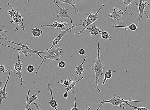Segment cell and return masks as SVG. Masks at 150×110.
Masks as SVG:
<instances>
[{"label":"cell","instance_id":"cell-1","mask_svg":"<svg viewBox=\"0 0 150 110\" xmlns=\"http://www.w3.org/2000/svg\"><path fill=\"white\" fill-rule=\"evenodd\" d=\"M1 39H5L8 41V43H9H9L21 46V49H17L11 47V46H8L0 43V45L2 46H5V47L11 48L16 50L18 51L19 53H20V54H23L25 57H26L28 55H30V56H31L33 54H36L39 57H40L43 60L44 59L42 58L40 55V54H44L45 55L46 54V51L44 52L35 51L34 50L30 48H29V45L28 44H27L26 45H24L21 42L20 43H18L16 42L11 41L6 38V36L1 38Z\"/></svg>","mask_w":150,"mask_h":110},{"label":"cell","instance_id":"cell-2","mask_svg":"<svg viewBox=\"0 0 150 110\" xmlns=\"http://www.w3.org/2000/svg\"><path fill=\"white\" fill-rule=\"evenodd\" d=\"M100 41L98 42L97 48L98 56L94 61V66L91 69L92 71H94L95 74V79L94 83V87L97 90L99 93H101V90H100L98 85V83L100 81L99 77L100 76L102 75L104 70V66L100 55Z\"/></svg>","mask_w":150,"mask_h":110},{"label":"cell","instance_id":"cell-3","mask_svg":"<svg viewBox=\"0 0 150 110\" xmlns=\"http://www.w3.org/2000/svg\"><path fill=\"white\" fill-rule=\"evenodd\" d=\"M9 6L10 10L8 11L10 16V22L13 23L15 26V32L19 29H22L25 31L24 25V20L23 16L18 11H16L10 5L9 3H8Z\"/></svg>","mask_w":150,"mask_h":110},{"label":"cell","instance_id":"cell-4","mask_svg":"<svg viewBox=\"0 0 150 110\" xmlns=\"http://www.w3.org/2000/svg\"><path fill=\"white\" fill-rule=\"evenodd\" d=\"M62 50V48H61L59 47L57 48L56 46H53L51 49L49 50L48 48L46 50V54L45 55L44 59L42 60L40 65L38 67L36 74L38 73L42 64L45 61L46 59H49L53 61H58L61 57Z\"/></svg>","mask_w":150,"mask_h":110},{"label":"cell","instance_id":"cell-5","mask_svg":"<svg viewBox=\"0 0 150 110\" xmlns=\"http://www.w3.org/2000/svg\"><path fill=\"white\" fill-rule=\"evenodd\" d=\"M116 7V8L113 7L112 13L109 14L108 17L109 18L111 19V22L113 24L114 21H115L117 22V26H120L122 24V22L123 20L122 19V15H126L127 10L123 12L122 10L119 9L118 6L117 5Z\"/></svg>","mask_w":150,"mask_h":110},{"label":"cell","instance_id":"cell-6","mask_svg":"<svg viewBox=\"0 0 150 110\" xmlns=\"http://www.w3.org/2000/svg\"><path fill=\"white\" fill-rule=\"evenodd\" d=\"M135 102L141 104L142 102V101L132 100L130 99L128 100H124L123 99L120 98L119 96H117L116 94H114L113 97L108 100H103L100 104H103L108 103L111 104L114 107H116L117 106H120V107L125 102Z\"/></svg>","mask_w":150,"mask_h":110},{"label":"cell","instance_id":"cell-7","mask_svg":"<svg viewBox=\"0 0 150 110\" xmlns=\"http://www.w3.org/2000/svg\"><path fill=\"white\" fill-rule=\"evenodd\" d=\"M81 26L84 27L85 26L84 22L83 20H76L73 24L72 26L67 29L66 30L60 32V33L57 37L54 39L52 42V44L50 48H48L49 49H51L52 48L58 44L63 37L66 33L70 32H71V29L74 27Z\"/></svg>","mask_w":150,"mask_h":110},{"label":"cell","instance_id":"cell-8","mask_svg":"<svg viewBox=\"0 0 150 110\" xmlns=\"http://www.w3.org/2000/svg\"><path fill=\"white\" fill-rule=\"evenodd\" d=\"M104 6V5L103 4L95 14H94V13L92 12L90 14H87L86 20H85V22L87 23L86 25L85 26L83 29L81 30L79 32H76L74 33V34L75 35L78 34L81 35L83 33V32L85 30V28L88 27V26L91 24H94L96 22V21L98 20V13Z\"/></svg>","mask_w":150,"mask_h":110},{"label":"cell","instance_id":"cell-9","mask_svg":"<svg viewBox=\"0 0 150 110\" xmlns=\"http://www.w3.org/2000/svg\"><path fill=\"white\" fill-rule=\"evenodd\" d=\"M139 1L140 2L138 4V6L139 13L138 16L137 18V22H140L141 19L142 18L144 13H145V15L148 18H149L148 16L146 15V13L145 11V9L147 5L149 6V4L146 1V0H139Z\"/></svg>","mask_w":150,"mask_h":110},{"label":"cell","instance_id":"cell-10","mask_svg":"<svg viewBox=\"0 0 150 110\" xmlns=\"http://www.w3.org/2000/svg\"><path fill=\"white\" fill-rule=\"evenodd\" d=\"M53 1H54L55 5L58 7L59 9V11L57 13V17H60V19L62 20L65 18H67L70 20L71 24H72L73 22V20L68 13L67 11H68L69 9H66L64 6H62V8H61L54 0H53Z\"/></svg>","mask_w":150,"mask_h":110},{"label":"cell","instance_id":"cell-11","mask_svg":"<svg viewBox=\"0 0 150 110\" xmlns=\"http://www.w3.org/2000/svg\"><path fill=\"white\" fill-rule=\"evenodd\" d=\"M20 53H18L17 61L15 62L14 65V70L16 71V74L18 75V77L20 80L21 85H23V79L22 75H21V70L23 68V64L21 62L20 59Z\"/></svg>","mask_w":150,"mask_h":110},{"label":"cell","instance_id":"cell-12","mask_svg":"<svg viewBox=\"0 0 150 110\" xmlns=\"http://www.w3.org/2000/svg\"><path fill=\"white\" fill-rule=\"evenodd\" d=\"M10 72H9V73L8 78H7L6 81L5 86L3 88H1V90H0V105H1L2 101L4 100V99H6L8 98V94L6 91V88L7 84H8V81L10 78Z\"/></svg>","mask_w":150,"mask_h":110},{"label":"cell","instance_id":"cell-13","mask_svg":"<svg viewBox=\"0 0 150 110\" xmlns=\"http://www.w3.org/2000/svg\"><path fill=\"white\" fill-rule=\"evenodd\" d=\"M47 86L48 90L50 92L51 95V100L49 102V104L53 109H55V110H58V109L57 108L58 106V102L53 98L52 90V88L50 87V84L49 83L47 84Z\"/></svg>","mask_w":150,"mask_h":110},{"label":"cell","instance_id":"cell-14","mask_svg":"<svg viewBox=\"0 0 150 110\" xmlns=\"http://www.w3.org/2000/svg\"><path fill=\"white\" fill-rule=\"evenodd\" d=\"M102 30L100 29L98 27L95 26L94 25H93L90 28L86 27L85 29V30L88 31L89 33L91 34V37L96 36L99 34L100 31Z\"/></svg>","mask_w":150,"mask_h":110},{"label":"cell","instance_id":"cell-15","mask_svg":"<svg viewBox=\"0 0 150 110\" xmlns=\"http://www.w3.org/2000/svg\"><path fill=\"white\" fill-rule=\"evenodd\" d=\"M58 4L59 3H64L68 4L72 6L75 12H77L79 13V11L76 6H75L76 5V3L74 1V0H54Z\"/></svg>","mask_w":150,"mask_h":110},{"label":"cell","instance_id":"cell-16","mask_svg":"<svg viewBox=\"0 0 150 110\" xmlns=\"http://www.w3.org/2000/svg\"><path fill=\"white\" fill-rule=\"evenodd\" d=\"M30 92V90L28 91L27 97L28 105L29 106H30V105L35 100H36V99H38L37 95H38L40 94L41 92L40 91H38L36 92L33 95H32L31 97L29 98Z\"/></svg>","mask_w":150,"mask_h":110},{"label":"cell","instance_id":"cell-17","mask_svg":"<svg viewBox=\"0 0 150 110\" xmlns=\"http://www.w3.org/2000/svg\"><path fill=\"white\" fill-rule=\"evenodd\" d=\"M71 24H68L66 22H63L62 21L58 23L56 27V29L59 32L66 30L69 28L68 27Z\"/></svg>","mask_w":150,"mask_h":110},{"label":"cell","instance_id":"cell-18","mask_svg":"<svg viewBox=\"0 0 150 110\" xmlns=\"http://www.w3.org/2000/svg\"><path fill=\"white\" fill-rule=\"evenodd\" d=\"M114 28L119 27L124 28L126 30H128V28L133 31H136L138 30V24L137 23H133L130 25L129 26H122L114 25L113 26Z\"/></svg>","mask_w":150,"mask_h":110},{"label":"cell","instance_id":"cell-19","mask_svg":"<svg viewBox=\"0 0 150 110\" xmlns=\"http://www.w3.org/2000/svg\"><path fill=\"white\" fill-rule=\"evenodd\" d=\"M86 56L85 55L84 60L81 63V64L79 66H78L76 67V75L80 76L81 75L82 73L84 72L83 66L86 61Z\"/></svg>","mask_w":150,"mask_h":110},{"label":"cell","instance_id":"cell-20","mask_svg":"<svg viewBox=\"0 0 150 110\" xmlns=\"http://www.w3.org/2000/svg\"><path fill=\"white\" fill-rule=\"evenodd\" d=\"M99 34L101 35V38L105 40H108L109 41H111V35L109 34L108 32L102 30L99 32Z\"/></svg>","mask_w":150,"mask_h":110},{"label":"cell","instance_id":"cell-21","mask_svg":"<svg viewBox=\"0 0 150 110\" xmlns=\"http://www.w3.org/2000/svg\"><path fill=\"white\" fill-rule=\"evenodd\" d=\"M83 78L84 77H83L79 79L76 81H73L72 82L70 83L69 86L66 88L67 90L66 92L68 93V92L69 91H71L72 89L74 88L75 86L76 85L77 83L79 82V81L83 79Z\"/></svg>","mask_w":150,"mask_h":110},{"label":"cell","instance_id":"cell-22","mask_svg":"<svg viewBox=\"0 0 150 110\" xmlns=\"http://www.w3.org/2000/svg\"><path fill=\"white\" fill-rule=\"evenodd\" d=\"M31 33L34 37H38L43 33V32L39 28H36L32 29Z\"/></svg>","mask_w":150,"mask_h":110},{"label":"cell","instance_id":"cell-23","mask_svg":"<svg viewBox=\"0 0 150 110\" xmlns=\"http://www.w3.org/2000/svg\"><path fill=\"white\" fill-rule=\"evenodd\" d=\"M112 71L111 70H110L106 71L105 74L104 78L103 80L102 85H103L106 81L112 77Z\"/></svg>","mask_w":150,"mask_h":110},{"label":"cell","instance_id":"cell-24","mask_svg":"<svg viewBox=\"0 0 150 110\" xmlns=\"http://www.w3.org/2000/svg\"><path fill=\"white\" fill-rule=\"evenodd\" d=\"M73 81L70 79H64L61 80V84H62V86H64L66 88L69 86L70 83L72 82Z\"/></svg>","mask_w":150,"mask_h":110},{"label":"cell","instance_id":"cell-25","mask_svg":"<svg viewBox=\"0 0 150 110\" xmlns=\"http://www.w3.org/2000/svg\"><path fill=\"white\" fill-rule=\"evenodd\" d=\"M125 104L128 106H129L130 108H133L135 110H149L147 108L143 107H136V106L132 105L128 103V102H125Z\"/></svg>","mask_w":150,"mask_h":110},{"label":"cell","instance_id":"cell-26","mask_svg":"<svg viewBox=\"0 0 150 110\" xmlns=\"http://www.w3.org/2000/svg\"><path fill=\"white\" fill-rule=\"evenodd\" d=\"M124 4L126 6V9L127 10L128 7L132 2H134L135 3L136 5L138 6V4L136 2L133 1V0H122Z\"/></svg>","mask_w":150,"mask_h":110},{"label":"cell","instance_id":"cell-27","mask_svg":"<svg viewBox=\"0 0 150 110\" xmlns=\"http://www.w3.org/2000/svg\"><path fill=\"white\" fill-rule=\"evenodd\" d=\"M13 70H10L8 69H6L4 65H0V73H4L6 72H12Z\"/></svg>","mask_w":150,"mask_h":110},{"label":"cell","instance_id":"cell-28","mask_svg":"<svg viewBox=\"0 0 150 110\" xmlns=\"http://www.w3.org/2000/svg\"><path fill=\"white\" fill-rule=\"evenodd\" d=\"M71 91L72 92V93H73L75 95H76V96H75V101L74 102V107H72V108H71V110H79V109L77 107V106H76V99H77V94L75 93L74 92L72 91L71 90Z\"/></svg>","mask_w":150,"mask_h":110},{"label":"cell","instance_id":"cell-29","mask_svg":"<svg viewBox=\"0 0 150 110\" xmlns=\"http://www.w3.org/2000/svg\"><path fill=\"white\" fill-rule=\"evenodd\" d=\"M27 69L28 72L33 73L34 71L35 67L33 65H29L27 67Z\"/></svg>","mask_w":150,"mask_h":110},{"label":"cell","instance_id":"cell-30","mask_svg":"<svg viewBox=\"0 0 150 110\" xmlns=\"http://www.w3.org/2000/svg\"><path fill=\"white\" fill-rule=\"evenodd\" d=\"M58 66L60 68H64L66 66V63L63 61H60L58 64Z\"/></svg>","mask_w":150,"mask_h":110},{"label":"cell","instance_id":"cell-31","mask_svg":"<svg viewBox=\"0 0 150 110\" xmlns=\"http://www.w3.org/2000/svg\"><path fill=\"white\" fill-rule=\"evenodd\" d=\"M79 49V53L80 55H83L86 54V51L83 48H81L80 49H79Z\"/></svg>","mask_w":150,"mask_h":110},{"label":"cell","instance_id":"cell-32","mask_svg":"<svg viewBox=\"0 0 150 110\" xmlns=\"http://www.w3.org/2000/svg\"><path fill=\"white\" fill-rule=\"evenodd\" d=\"M25 110H33V109L31 108L30 106L28 105L27 99H26V106Z\"/></svg>","mask_w":150,"mask_h":110},{"label":"cell","instance_id":"cell-33","mask_svg":"<svg viewBox=\"0 0 150 110\" xmlns=\"http://www.w3.org/2000/svg\"><path fill=\"white\" fill-rule=\"evenodd\" d=\"M63 95L65 99H67L69 97L68 94V93H67L66 92L64 93Z\"/></svg>","mask_w":150,"mask_h":110},{"label":"cell","instance_id":"cell-34","mask_svg":"<svg viewBox=\"0 0 150 110\" xmlns=\"http://www.w3.org/2000/svg\"><path fill=\"white\" fill-rule=\"evenodd\" d=\"M34 104L35 106V107H36L38 110H41L40 108L39 107L38 105V104L37 102H35Z\"/></svg>","mask_w":150,"mask_h":110},{"label":"cell","instance_id":"cell-35","mask_svg":"<svg viewBox=\"0 0 150 110\" xmlns=\"http://www.w3.org/2000/svg\"><path fill=\"white\" fill-rule=\"evenodd\" d=\"M98 105H99V107H98V108L96 109V110H99L100 108L101 107L102 105H103V104H99Z\"/></svg>","mask_w":150,"mask_h":110},{"label":"cell","instance_id":"cell-36","mask_svg":"<svg viewBox=\"0 0 150 110\" xmlns=\"http://www.w3.org/2000/svg\"><path fill=\"white\" fill-rule=\"evenodd\" d=\"M91 104L90 106V107H89V108L88 109H86L85 110H90L91 109Z\"/></svg>","mask_w":150,"mask_h":110},{"label":"cell","instance_id":"cell-37","mask_svg":"<svg viewBox=\"0 0 150 110\" xmlns=\"http://www.w3.org/2000/svg\"><path fill=\"white\" fill-rule=\"evenodd\" d=\"M3 82H2V81H1V82H0V90H1V86L3 85Z\"/></svg>","mask_w":150,"mask_h":110},{"label":"cell","instance_id":"cell-38","mask_svg":"<svg viewBox=\"0 0 150 110\" xmlns=\"http://www.w3.org/2000/svg\"><path fill=\"white\" fill-rule=\"evenodd\" d=\"M0 32H4L6 33L7 32V31L6 30H0Z\"/></svg>","mask_w":150,"mask_h":110},{"label":"cell","instance_id":"cell-39","mask_svg":"<svg viewBox=\"0 0 150 110\" xmlns=\"http://www.w3.org/2000/svg\"><path fill=\"white\" fill-rule=\"evenodd\" d=\"M122 108H123V110H125V107H124V104H123L122 105Z\"/></svg>","mask_w":150,"mask_h":110},{"label":"cell","instance_id":"cell-40","mask_svg":"<svg viewBox=\"0 0 150 110\" xmlns=\"http://www.w3.org/2000/svg\"><path fill=\"white\" fill-rule=\"evenodd\" d=\"M1 5H0V10H1Z\"/></svg>","mask_w":150,"mask_h":110}]
</instances>
